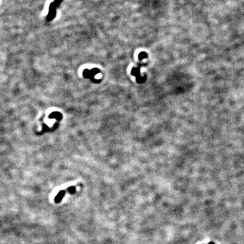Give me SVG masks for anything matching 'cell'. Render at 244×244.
I'll use <instances>...</instances> for the list:
<instances>
[{
  "mask_svg": "<svg viewBox=\"0 0 244 244\" xmlns=\"http://www.w3.org/2000/svg\"><path fill=\"white\" fill-rule=\"evenodd\" d=\"M62 1L63 0H54L52 3L50 4L49 12L46 17L47 21L50 22L55 18L56 15V9L59 7V5L62 3Z\"/></svg>",
  "mask_w": 244,
  "mask_h": 244,
  "instance_id": "cell-1",
  "label": "cell"
},
{
  "mask_svg": "<svg viewBox=\"0 0 244 244\" xmlns=\"http://www.w3.org/2000/svg\"><path fill=\"white\" fill-rule=\"evenodd\" d=\"M49 118L50 119H56L57 120L60 121L62 119V114L59 113V112H52V113L49 115Z\"/></svg>",
  "mask_w": 244,
  "mask_h": 244,
  "instance_id": "cell-2",
  "label": "cell"
},
{
  "mask_svg": "<svg viewBox=\"0 0 244 244\" xmlns=\"http://www.w3.org/2000/svg\"><path fill=\"white\" fill-rule=\"evenodd\" d=\"M83 75L85 78H89V79H92V75L91 73H90V70L88 69H85L83 72Z\"/></svg>",
  "mask_w": 244,
  "mask_h": 244,
  "instance_id": "cell-3",
  "label": "cell"
},
{
  "mask_svg": "<svg viewBox=\"0 0 244 244\" xmlns=\"http://www.w3.org/2000/svg\"><path fill=\"white\" fill-rule=\"evenodd\" d=\"M131 73H132V75H134V76H135V77H138V76H139L140 75V69H139V68H135V67H134V68H133L132 69V72H131Z\"/></svg>",
  "mask_w": 244,
  "mask_h": 244,
  "instance_id": "cell-4",
  "label": "cell"
},
{
  "mask_svg": "<svg viewBox=\"0 0 244 244\" xmlns=\"http://www.w3.org/2000/svg\"><path fill=\"white\" fill-rule=\"evenodd\" d=\"M90 73H91L92 79V78H94V77L96 74H98V73H100V70H99L98 69H97V68H94V69L90 70Z\"/></svg>",
  "mask_w": 244,
  "mask_h": 244,
  "instance_id": "cell-5",
  "label": "cell"
},
{
  "mask_svg": "<svg viewBox=\"0 0 244 244\" xmlns=\"http://www.w3.org/2000/svg\"><path fill=\"white\" fill-rule=\"evenodd\" d=\"M148 56V54L146 53V52H142L139 54V55H138V59L140 60H142L143 59H145V58H147Z\"/></svg>",
  "mask_w": 244,
  "mask_h": 244,
  "instance_id": "cell-6",
  "label": "cell"
},
{
  "mask_svg": "<svg viewBox=\"0 0 244 244\" xmlns=\"http://www.w3.org/2000/svg\"><path fill=\"white\" fill-rule=\"evenodd\" d=\"M145 79H146V77H145V76H144V77H141L140 75H139V76H138V77H136V81H137V82H138V83L144 82Z\"/></svg>",
  "mask_w": 244,
  "mask_h": 244,
  "instance_id": "cell-7",
  "label": "cell"
},
{
  "mask_svg": "<svg viewBox=\"0 0 244 244\" xmlns=\"http://www.w3.org/2000/svg\"><path fill=\"white\" fill-rule=\"evenodd\" d=\"M208 244H215V243L214 242H210Z\"/></svg>",
  "mask_w": 244,
  "mask_h": 244,
  "instance_id": "cell-8",
  "label": "cell"
}]
</instances>
